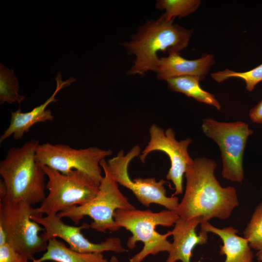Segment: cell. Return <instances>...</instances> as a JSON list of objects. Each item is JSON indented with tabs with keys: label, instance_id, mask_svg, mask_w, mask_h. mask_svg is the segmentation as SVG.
<instances>
[{
	"label": "cell",
	"instance_id": "6da1fadb",
	"mask_svg": "<svg viewBox=\"0 0 262 262\" xmlns=\"http://www.w3.org/2000/svg\"><path fill=\"white\" fill-rule=\"evenodd\" d=\"M216 167L214 161L205 157L196 158L188 166L185 193L175 210L180 218L200 217L201 223L214 218L225 220L239 206L236 189L222 187L215 178Z\"/></svg>",
	"mask_w": 262,
	"mask_h": 262
},
{
	"label": "cell",
	"instance_id": "7a4b0ae2",
	"mask_svg": "<svg viewBox=\"0 0 262 262\" xmlns=\"http://www.w3.org/2000/svg\"><path fill=\"white\" fill-rule=\"evenodd\" d=\"M174 20H167L163 14L156 19L147 20L138 27L130 40L121 44L129 55L135 56L128 75L155 72L159 52L179 53L188 46L193 29L174 24Z\"/></svg>",
	"mask_w": 262,
	"mask_h": 262
},
{
	"label": "cell",
	"instance_id": "3957f363",
	"mask_svg": "<svg viewBox=\"0 0 262 262\" xmlns=\"http://www.w3.org/2000/svg\"><path fill=\"white\" fill-rule=\"evenodd\" d=\"M38 140L32 139L21 147L10 148L0 162V175L6 193L1 199L22 201L32 205L46 197V174L36 161Z\"/></svg>",
	"mask_w": 262,
	"mask_h": 262
},
{
	"label": "cell",
	"instance_id": "277c9868",
	"mask_svg": "<svg viewBox=\"0 0 262 262\" xmlns=\"http://www.w3.org/2000/svg\"><path fill=\"white\" fill-rule=\"evenodd\" d=\"M114 217L119 228H124L132 233L127 242L129 249L134 248L137 242H142L144 244L142 249L130 258V262H142L149 255L170 252L172 243L167 240V238L172 235V231L163 234L157 231L156 228L158 226H174L180 218L175 211L164 210L154 213L148 209H117Z\"/></svg>",
	"mask_w": 262,
	"mask_h": 262
},
{
	"label": "cell",
	"instance_id": "5b68a950",
	"mask_svg": "<svg viewBox=\"0 0 262 262\" xmlns=\"http://www.w3.org/2000/svg\"><path fill=\"white\" fill-rule=\"evenodd\" d=\"M100 165L104 175L96 196L84 205L74 206L58 213L57 215L61 218H68L76 225L85 216H88L93 220L89 224L90 228L99 232H106L107 230L114 232L120 229L114 220L115 211L117 209L132 210L135 207L119 190L118 183L112 176L105 159L101 161Z\"/></svg>",
	"mask_w": 262,
	"mask_h": 262
},
{
	"label": "cell",
	"instance_id": "8992f818",
	"mask_svg": "<svg viewBox=\"0 0 262 262\" xmlns=\"http://www.w3.org/2000/svg\"><path fill=\"white\" fill-rule=\"evenodd\" d=\"M48 178L49 191L40 205L35 208L36 216L57 214L74 206L84 205L97 195L98 186L86 173L72 170L67 174L41 165Z\"/></svg>",
	"mask_w": 262,
	"mask_h": 262
},
{
	"label": "cell",
	"instance_id": "52a82bcc",
	"mask_svg": "<svg viewBox=\"0 0 262 262\" xmlns=\"http://www.w3.org/2000/svg\"><path fill=\"white\" fill-rule=\"evenodd\" d=\"M32 215H36L35 208L27 202L0 200V224L6 232L7 243L33 261L35 254L46 251L48 242L39 234L44 228L31 219Z\"/></svg>",
	"mask_w": 262,
	"mask_h": 262
},
{
	"label": "cell",
	"instance_id": "ba28073f",
	"mask_svg": "<svg viewBox=\"0 0 262 262\" xmlns=\"http://www.w3.org/2000/svg\"><path fill=\"white\" fill-rule=\"evenodd\" d=\"M201 129L220 148L222 177L232 182H241L244 178L243 159L246 145L253 130L243 121L223 122L211 118L203 120Z\"/></svg>",
	"mask_w": 262,
	"mask_h": 262
},
{
	"label": "cell",
	"instance_id": "9c48e42d",
	"mask_svg": "<svg viewBox=\"0 0 262 262\" xmlns=\"http://www.w3.org/2000/svg\"><path fill=\"white\" fill-rule=\"evenodd\" d=\"M111 149H103L97 147L76 149L68 145L46 143L39 144L35 155L36 162L67 174L72 170L82 171L99 186L103 179L100 162L112 155Z\"/></svg>",
	"mask_w": 262,
	"mask_h": 262
},
{
	"label": "cell",
	"instance_id": "30bf717a",
	"mask_svg": "<svg viewBox=\"0 0 262 262\" xmlns=\"http://www.w3.org/2000/svg\"><path fill=\"white\" fill-rule=\"evenodd\" d=\"M140 147L134 146L126 154L121 150L116 156L107 161L108 169L113 179L121 185L132 192L139 202L148 207L152 203L164 207L167 210L175 211L178 207L179 198L176 196L168 197L164 179L157 181L155 177L136 178L131 180L129 176L128 167L131 161L140 155Z\"/></svg>",
	"mask_w": 262,
	"mask_h": 262
},
{
	"label": "cell",
	"instance_id": "8fae6325",
	"mask_svg": "<svg viewBox=\"0 0 262 262\" xmlns=\"http://www.w3.org/2000/svg\"><path fill=\"white\" fill-rule=\"evenodd\" d=\"M150 140L139 155L142 163H145L148 154L154 151L165 153L169 158L171 167L166 178L171 180L175 186V191L172 196L183 193V175L188 165L194 161L188 152V147L192 142L190 138L180 141L175 138V133L171 128L165 131L155 123L149 128Z\"/></svg>",
	"mask_w": 262,
	"mask_h": 262
},
{
	"label": "cell",
	"instance_id": "7c38bea8",
	"mask_svg": "<svg viewBox=\"0 0 262 262\" xmlns=\"http://www.w3.org/2000/svg\"><path fill=\"white\" fill-rule=\"evenodd\" d=\"M31 219L41 225L44 229L41 234L47 242L53 237H59L66 241L72 249L82 253H102L113 251L124 253L128 250L122 245L118 237H111L100 243H93L85 238L81 232L82 229L90 228V225L83 223L81 226H70L65 223L57 214L45 217L31 215Z\"/></svg>",
	"mask_w": 262,
	"mask_h": 262
},
{
	"label": "cell",
	"instance_id": "4fadbf2b",
	"mask_svg": "<svg viewBox=\"0 0 262 262\" xmlns=\"http://www.w3.org/2000/svg\"><path fill=\"white\" fill-rule=\"evenodd\" d=\"M55 80L56 87L55 91L43 104L34 107L28 112L23 113L20 108L14 112L11 111L10 124L0 137V143L12 135L15 140H19L22 138L24 134L28 132L34 124L51 121L54 119L52 112L50 109H47V107L50 103L58 101V99L55 98V96L60 90L76 81L75 78L71 77L63 81L60 72L58 73Z\"/></svg>",
	"mask_w": 262,
	"mask_h": 262
},
{
	"label": "cell",
	"instance_id": "5bb4252c",
	"mask_svg": "<svg viewBox=\"0 0 262 262\" xmlns=\"http://www.w3.org/2000/svg\"><path fill=\"white\" fill-rule=\"evenodd\" d=\"M212 54H205L195 60H188L179 53H171L166 57H159L155 72L158 80H164L182 77L195 76L203 80L214 64Z\"/></svg>",
	"mask_w": 262,
	"mask_h": 262
},
{
	"label": "cell",
	"instance_id": "9a60e30c",
	"mask_svg": "<svg viewBox=\"0 0 262 262\" xmlns=\"http://www.w3.org/2000/svg\"><path fill=\"white\" fill-rule=\"evenodd\" d=\"M201 223L200 217L186 220L179 218L172 230L173 242L165 262H191L192 252L197 245L205 244L208 240V232L201 230L198 234L196 229Z\"/></svg>",
	"mask_w": 262,
	"mask_h": 262
},
{
	"label": "cell",
	"instance_id": "2e32d148",
	"mask_svg": "<svg viewBox=\"0 0 262 262\" xmlns=\"http://www.w3.org/2000/svg\"><path fill=\"white\" fill-rule=\"evenodd\" d=\"M201 230L218 235L223 245L220 246L219 253L225 255L224 262H254V255L248 240L237 235L238 230L232 227L219 229L209 222L200 224Z\"/></svg>",
	"mask_w": 262,
	"mask_h": 262
},
{
	"label": "cell",
	"instance_id": "e0dca14e",
	"mask_svg": "<svg viewBox=\"0 0 262 262\" xmlns=\"http://www.w3.org/2000/svg\"><path fill=\"white\" fill-rule=\"evenodd\" d=\"M52 261L55 262H108L102 253H82L68 247L62 242L53 237L48 242L46 252L33 262Z\"/></svg>",
	"mask_w": 262,
	"mask_h": 262
},
{
	"label": "cell",
	"instance_id": "ac0fdd59",
	"mask_svg": "<svg viewBox=\"0 0 262 262\" xmlns=\"http://www.w3.org/2000/svg\"><path fill=\"white\" fill-rule=\"evenodd\" d=\"M200 79L195 76H182L165 81L171 90L185 94L198 102L214 106L217 110L221 106L213 95L204 90L199 85Z\"/></svg>",
	"mask_w": 262,
	"mask_h": 262
},
{
	"label": "cell",
	"instance_id": "d6986e66",
	"mask_svg": "<svg viewBox=\"0 0 262 262\" xmlns=\"http://www.w3.org/2000/svg\"><path fill=\"white\" fill-rule=\"evenodd\" d=\"M18 80L13 69L0 65V103L11 104L17 102L19 104L25 97L18 94Z\"/></svg>",
	"mask_w": 262,
	"mask_h": 262
},
{
	"label": "cell",
	"instance_id": "ffe728a7",
	"mask_svg": "<svg viewBox=\"0 0 262 262\" xmlns=\"http://www.w3.org/2000/svg\"><path fill=\"white\" fill-rule=\"evenodd\" d=\"M201 3L200 0H158L155 7L159 10H164L163 14L170 20L192 14L199 8Z\"/></svg>",
	"mask_w": 262,
	"mask_h": 262
},
{
	"label": "cell",
	"instance_id": "44dd1931",
	"mask_svg": "<svg viewBox=\"0 0 262 262\" xmlns=\"http://www.w3.org/2000/svg\"><path fill=\"white\" fill-rule=\"evenodd\" d=\"M212 78L218 82L230 78H238L244 80L246 89L249 92L253 91L256 85L262 81V64L256 67L245 72H236L228 68L211 74Z\"/></svg>",
	"mask_w": 262,
	"mask_h": 262
},
{
	"label": "cell",
	"instance_id": "7402d4cb",
	"mask_svg": "<svg viewBox=\"0 0 262 262\" xmlns=\"http://www.w3.org/2000/svg\"><path fill=\"white\" fill-rule=\"evenodd\" d=\"M243 234L251 248L262 251V201L256 207Z\"/></svg>",
	"mask_w": 262,
	"mask_h": 262
},
{
	"label": "cell",
	"instance_id": "603a6c76",
	"mask_svg": "<svg viewBox=\"0 0 262 262\" xmlns=\"http://www.w3.org/2000/svg\"><path fill=\"white\" fill-rule=\"evenodd\" d=\"M28 259L8 243L0 246V262H28Z\"/></svg>",
	"mask_w": 262,
	"mask_h": 262
},
{
	"label": "cell",
	"instance_id": "cb8c5ba5",
	"mask_svg": "<svg viewBox=\"0 0 262 262\" xmlns=\"http://www.w3.org/2000/svg\"><path fill=\"white\" fill-rule=\"evenodd\" d=\"M248 116L253 123L262 124V99L249 110Z\"/></svg>",
	"mask_w": 262,
	"mask_h": 262
},
{
	"label": "cell",
	"instance_id": "d4e9b609",
	"mask_svg": "<svg viewBox=\"0 0 262 262\" xmlns=\"http://www.w3.org/2000/svg\"><path fill=\"white\" fill-rule=\"evenodd\" d=\"M6 244H7V235L3 226L0 224V246Z\"/></svg>",
	"mask_w": 262,
	"mask_h": 262
},
{
	"label": "cell",
	"instance_id": "484cf974",
	"mask_svg": "<svg viewBox=\"0 0 262 262\" xmlns=\"http://www.w3.org/2000/svg\"><path fill=\"white\" fill-rule=\"evenodd\" d=\"M256 257L257 258V260L259 262H262V251H258V252L256 254Z\"/></svg>",
	"mask_w": 262,
	"mask_h": 262
},
{
	"label": "cell",
	"instance_id": "4316f807",
	"mask_svg": "<svg viewBox=\"0 0 262 262\" xmlns=\"http://www.w3.org/2000/svg\"><path fill=\"white\" fill-rule=\"evenodd\" d=\"M108 262H120L115 256H113Z\"/></svg>",
	"mask_w": 262,
	"mask_h": 262
}]
</instances>
